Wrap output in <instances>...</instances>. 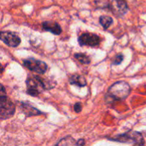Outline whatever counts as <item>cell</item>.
<instances>
[{"label": "cell", "instance_id": "6da1fadb", "mask_svg": "<svg viewBox=\"0 0 146 146\" xmlns=\"http://www.w3.org/2000/svg\"><path fill=\"white\" fill-rule=\"evenodd\" d=\"M131 93L130 85L123 80L116 81L108 89L106 98L110 101H122L125 100Z\"/></svg>", "mask_w": 146, "mask_h": 146}, {"label": "cell", "instance_id": "7a4b0ae2", "mask_svg": "<svg viewBox=\"0 0 146 146\" xmlns=\"http://www.w3.org/2000/svg\"><path fill=\"white\" fill-rule=\"evenodd\" d=\"M27 93L33 97H37L44 90H50L54 87V84H51L48 80L43 79L39 76L30 77L26 80Z\"/></svg>", "mask_w": 146, "mask_h": 146}, {"label": "cell", "instance_id": "3957f363", "mask_svg": "<svg viewBox=\"0 0 146 146\" xmlns=\"http://www.w3.org/2000/svg\"><path fill=\"white\" fill-rule=\"evenodd\" d=\"M15 111V105L6 96L4 86L1 85V95H0V118L2 120L9 119L12 117Z\"/></svg>", "mask_w": 146, "mask_h": 146}, {"label": "cell", "instance_id": "277c9868", "mask_svg": "<svg viewBox=\"0 0 146 146\" xmlns=\"http://www.w3.org/2000/svg\"><path fill=\"white\" fill-rule=\"evenodd\" d=\"M111 140H115L121 143H130L138 145H145V139L142 134L138 132H128L124 134H120L115 137Z\"/></svg>", "mask_w": 146, "mask_h": 146}, {"label": "cell", "instance_id": "5b68a950", "mask_svg": "<svg viewBox=\"0 0 146 146\" xmlns=\"http://www.w3.org/2000/svg\"><path fill=\"white\" fill-rule=\"evenodd\" d=\"M23 64L29 70L38 73V74H44L48 69V66L44 62L33 58V57H29V58L24 60Z\"/></svg>", "mask_w": 146, "mask_h": 146}, {"label": "cell", "instance_id": "8992f818", "mask_svg": "<svg viewBox=\"0 0 146 146\" xmlns=\"http://www.w3.org/2000/svg\"><path fill=\"white\" fill-rule=\"evenodd\" d=\"M101 38L98 35L92 33H85L80 35L78 42L81 46H97L100 44Z\"/></svg>", "mask_w": 146, "mask_h": 146}, {"label": "cell", "instance_id": "52a82bcc", "mask_svg": "<svg viewBox=\"0 0 146 146\" xmlns=\"http://www.w3.org/2000/svg\"><path fill=\"white\" fill-rule=\"evenodd\" d=\"M110 9L115 15L119 16L126 15L129 10V7L126 0H112Z\"/></svg>", "mask_w": 146, "mask_h": 146}, {"label": "cell", "instance_id": "ba28073f", "mask_svg": "<svg viewBox=\"0 0 146 146\" xmlns=\"http://www.w3.org/2000/svg\"><path fill=\"white\" fill-rule=\"evenodd\" d=\"M0 38L5 44L10 47H17L21 44V38L12 32L2 31L0 33Z\"/></svg>", "mask_w": 146, "mask_h": 146}, {"label": "cell", "instance_id": "9c48e42d", "mask_svg": "<svg viewBox=\"0 0 146 146\" xmlns=\"http://www.w3.org/2000/svg\"><path fill=\"white\" fill-rule=\"evenodd\" d=\"M20 109L27 117L38 115L42 114V112L40 110H38L35 107L32 106L29 103H27V102H21L20 104Z\"/></svg>", "mask_w": 146, "mask_h": 146}, {"label": "cell", "instance_id": "30bf717a", "mask_svg": "<svg viewBox=\"0 0 146 146\" xmlns=\"http://www.w3.org/2000/svg\"><path fill=\"white\" fill-rule=\"evenodd\" d=\"M42 27L44 30L50 32L55 35H60L62 33V27L61 26L56 22L52 21H44L42 24Z\"/></svg>", "mask_w": 146, "mask_h": 146}, {"label": "cell", "instance_id": "8fae6325", "mask_svg": "<svg viewBox=\"0 0 146 146\" xmlns=\"http://www.w3.org/2000/svg\"><path fill=\"white\" fill-rule=\"evenodd\" d=\"M69 83L71 85L79 86V87H85L86 86V80L85 79L84 76L80 75V74H74L72 75L69 80H68Z\"/></svg>", "mask_w": 146, "mask_h": 146}, {"label": "cell", "instance_id": "7c38bea8", "mask_svg": "<svg viewBox=\"0 0 146 146\" xmlns=\"http://www.w3.org/2000/svg\"><path fill=\"white\" fill-rule=\"evenodd\" d=\"M99 23L104 29H108L113 23V18L108 15H102L99 18Z\"/></svg>", "mask_w": 146, "mask_h": 146}, {"label": "cell", "instance_id": "4fadbf2b", "mask_svg": "<svg viewBox=\"0 0 146 146\" xmlns=\"http://www.w3.org/2000/svg\"><path fill=\"white\" fill-rule=\"evenodd\" d=\"M74 58L82 64H90L91 58L84 53H76L74 54Z\"/></svg>", "mask_w": 146, "mask_h": 146}, {"label": "cell", "instance_id": "5bb4252c", "mask_svg": "<svg viewBox=\"0 0 146 146\" xmlns=\"http://www.w3.org/2000/svg\"><path fill=\"white\" fill-rule=\"evenodd\" d=\"M57 145H77V141L74 140L71 137H66L62 139L59 142L56 143Z\"/></svg>", "mask_w": 146, "mask_h": 146}, {"label": "cell", "instance_id": "9a60e30c", "mask_svg": "<svg viewBox=\"0 0 146 146\" xmlns=\"http://www.w3.org/2000/svg\"><path fill=\"white\" fill-rule=\"evenodd\" d=\"M123 59H124L123 54H121V53L120 54H117L115 56L114 60H113V65H119V64H121L122 62Z\"/></svg>", "mask_w": 146, "mask_h": 146}, {"label": "cell", "instance_id": "2e32d148", "mask_svg": "<svg viewBox=\"0 0 146 146\" xmlns=\"http://www.w3.org/2000/svg\"><path fill=\"white\" fill-rule=\"evenodd\" d=\"M74 110L76 113H80L82 110V104L80 103H76L74 105Z\"/></svg>", "mask_w": 146, "mask_h": 146}, {"label": "cell", "instance_id": "e0dca14e", "mask_svg": "<svg viewBox=\"0 0 146 146\" xmlns=\"http://www.w3.org/2000/svg\"><path fill=\"white\" fill-rule=\"evenodd\" d=\"M85 145V140L83 139H80L77 141V145Z\"/></svg>", "mask_w": 146, "mask_h": 146}]
</instances>
